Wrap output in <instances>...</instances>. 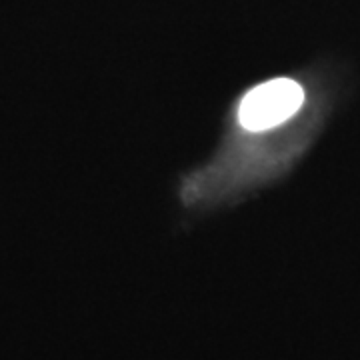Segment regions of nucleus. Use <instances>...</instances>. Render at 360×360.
<instances>
[{
    "label": "nucleus",
    "instance_id": "nucleus-1",
    "mask_svg": "<svg viewBox=\"0 0 360 360\" xmlns=\"http://www.w3.org/2000/svg\"><path fill=\"white\" fill-rule=\"evenodd\" d=\"M304 103V90L288 78H276L252 89L240 103L238 122L250 132L269 130L286 122Z\"/></svg>",
    "mask_w": 360,
    "mask_h": 360
}]
</instances>
